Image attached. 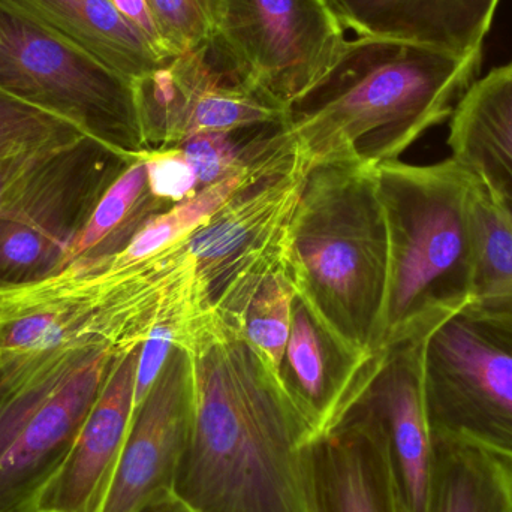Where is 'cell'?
<instances>
[{"label": "cell", "instance_id": "cell-2", "mask_svg": "<svg viewBox=\"0 0 512 512\" xmlns=\"http://www.w3.org/2000/svg\"><path fill=\"white\" fill-rule=\"evenodd\" d=\"M483 51L453 56L390 39L348 41L336 65L286 108L283 128L309 167H378L453 116Z\"/></svg>", "mask_w": 512, "mask_h": 512}, {"label": "cell", "instance_id": "cell-12", "mask_svg": "<svg viewBox=\"0 0 512 512\" xmlns=\"http://www.w3.org/2000/svg\"><path fill=\"white\" fill-rule=\"evenodd\" d=\"M147 149L176 147L198 132H237L277 125L286 111L237 83L218 65L210 45L170 57L135 83Z\"/></svg>", "mask_w": 512, "mask_h": 512}, {"label": "cell", "instance_id": "cell-21", "mask_svg": "<svg viewBox=\"0 0 512 512\" xmlns=\"http://www.w3.org/2000/svg\"><path fill=\"white\" fill-rule=\"evenodd\" d=\"M149 195L146 164L140 153L102 195L63 265L122 251L152 216L149 209L155 203L147 198Z\"/></svg>", "mask_w": 512, "mask_h": 512}, {"label": "cell", "instance_id": "cell-23", "mask_svg": "<svg viewBox=\"0 0 512 512\" xmlns=\"http://www.w3.org/2000/svg\"><path fill=\"white\" fill-rule=\"evenodd\" d=\"M81 137L83 132L66 120L0 92V161L30 150L66 146Z\"/></svg>", "mask_w": 512, "mask_h": 512}, {"label": "cell", "instance_id": "cell-24", "mask_svg": "<svg viewBox=\"0 0 512 512\" xmlns=\"http://www.w3.org/2000/svg\"><path fill=\"white\" fill-rule=\"evenodd\" d=\"M165 47L173 56L203 50L215 41L228 0H149Z\"/></svg>", "mask_w": 512, "mask_h": 512}, {"label": "cell", "instance_id": "cell-20", "mask_svg": "<svg viewBox=\"0 0 512 512\" xmlns=\"http://www.w3.org/2000/svg\"><path fill=\"white\" fill-rule=\"evenodd\" d=\"M475 224L477 267L468 306L512 325V206L493 197L480 182Z\"/></svg>", "mask_w": 512, "mask_h": 512}, {"label": "cell", "instance_id": "cell-9", "mask_svg": "<svg viewBox=\"0 0 512 512\" xmlns=\"http://www.w3.org/2000/svg\"><path fill=\"white\" fill-rule=\"evenodd\" d=\"M132 159L84 135L41 162L0 207V286L62 268L96 204Z\"/></svg>", "mask_w": 512, "mask_h": 512}, {"label": "cell", "instance_id": "cell-17", "mask_svg": "<svg viewBox=\"0 0 512 512\" xmlns=\"http://www.w3.org/2000/svg\"><path fill=\"white\" fill-rule=\"evenodd\" d=\"M450 119L451 158L512 206V63L475 80Z\"/></svg>", "mask_w": 512, "mask_h": 512}, {"label": "cell", "instance_id": "cell-30", "mask_svg": "<svg viewBox=\"0 0 512 512\" xmlns=\"http://www.w3.org/2000/svg\"><path fill=\"white\" fill-rule=\"evenodd\" d=\"M140 512H195L188 504L182 501L176 493L171 492L162 498L156 499Z\"/></svg>", "mask_w": 512, "mask_h": 512}, {"label": "cell", "instance_id": "cell-1", "mask_svg": "<svg viewBox=\"0 0 512 512\" xmlns=\"http://www.w3.org/2000/svg\"><path fill=\"white\" fill-rule=\"evenodd\" d=\"M176 345L194 364V412L174 493L195 512H306L312 430L242 327L206 316Z\"/></svg>", "mask_w": 512, "mask_h": 512}, {"label": "cell", "instance_id": "cell-6", "mask_svg": "<svg viewBox=\"0 0 512 512\" xmlns=\"http://www.w3.org/2000/svg\"><path fill=\"white\" fill-rule=\"evenodd\" d=\"M119 355L53 349L0 363V512H36Z\"/></svg>", "mask_w": 512, "mask_h": 512}, {"label": "cell", "instance_id": "cell-8", "mask_svg": "<svg viewBox=\"0 0 512 512\" xmlns=\"http://www.w3.org/2000/svg\"><path fill=\"white\" fill-rule=\"evenodd\" d=\"M433 441L457 442L512 465V325L465 306L424 349Z\"/></svg>", "mask_w": 512, "mask_h": 512}, {"label": "cell", "instance_id": "cell-27", "mask_svg": "<svg viewBox=\"0 0 512 512\" xmlns=\"http://www.w3.org/2000/svg\"><path fill=\"white\" fill-rule=\"evenodd\" d=\"M179 325L173 322H161L150 331L147 339L141 345L140 358H138L137 382H135V409L146 399L147 393L152 390L159 373L164 369L170 352L176 345L179 336Z\"/></svg>", "mask_w": 512, "mask_h": 512}, {"label": "cell", "instance_id": "cell-28", "mask_svg": "<svg viewBox=\"0 0 512 512\" xmlns=\"http://www.w3.org/2000/svg\"><path fill=\"white\" fill-rule=\"evenodd\" d=\"M62 147L30 150V152L20 153V155L11 156V158L0 161V207L20 189L24 180L32 174V171L41 162H44L51 153L62 149Z\"/></svg>", "mask_w": 512, "mask_h": 512}, {"label": "cell", "instance_id": "cell-13", "mask_svg": "<svg viewBox=\"0 0 512 512\" xmlns=\"http://www.w3.org/2000/svg\"><path fill=\"white\" fill-rule=\"evenodd\" d=\"M192 412L194 364L188 349L174 345L152 390L135 409L101 512H140L174 492Z\"/></svg>", "mask_w": 512, "mask_h": 512}, {"label": "cell", "instance_id": "cell-7", "mask_svg": "<svg viewBox=\"0 0 512 512\" xmlns=\"http://www.w3.org/2000/svg\"><path fill=\"white\" fill-rule=\"evenodd\" d=\"M0 92L66 120L126 158L149 150L135 84L11 0H0Z\"/></svg>", "mask_w": 512, "mask_h": 512}, {"label": "cell", "instance_id": "cell-19", "mask_svg": "<svg viewBox=\"0 0 512 512\" xmlns=\"http://www.w3.org/2000/svg\"><path fill=\"white\" fill-rule=\"evenodd\" d=\"M430 512H512V465L457 442L435 441Z\"/></svg>", "mask_w": 512, "mask_h": 512}, {"label": "cell", "instance_id": "cell-22", "mask_svg": "<svg viewBox=\"0 0 512 512\" xmlns=\"http://www.w3.org/2000/svg\"><path fill=\"white\" fill-rule=\"evenodd\" d=\"M294 297V282L285 265L262 282L243 316V336L264 358L277 379L285 360Z\"/></svg>", "mask_w": 512, "mask_h": 512}, {"label": "cell", "instance_id": "cell-18", "mask_svg": "<svg viewBox=\"0 0 512 512\" xmlns=\"http://www.w3.org/2000/svg\"><path fill=\"white\" fill-rule=\"evenodd\" d=\"M11 2L134 84L155 74L170 59L159 56L111 0Z\"/></svg>", "mask_w": 512, "mask_h": 512}, {"label": "cell", "instance_id": "cell-25", "mask_svg": "<svg viewBox=\"0 0 512 512\" xmlns=\"http://www.w3.org/2000/svg\"><path fill=\"white\" fill-rule=\"evenodd\" d=\"M234 132H198L179 144L198 180V189L215 185L245 170L258 155L264 140L240 147L231 137Z\"/></svg>", "mask_w": 512, "mask_h": 512}, {"label": "cell", "instance_id": "cell-10", "mask_svg": "<svg viewBox=\"0 0 512 512\" xmlns=\"http://www.w3.org/2000/svg\"><path fill=\"white\" fill-rule=\"evenodd\" d=\"M346 30L333 0H228L210 51L237 83L286 111L336 65Z\"/></svg>", "mask_w": 512, "mask_h": 512}, {"label": "cell", "instance_id": "cell-14", "mask_svg": "<svg viewBox=\"0 0 512 512\" xmlns=\"http://www.w3.org/2000/svg\"><path fill=\"white\" fill-rule=\"evenodd\" d=\"M306 512H405L384 439L345 415L303 448Z\"/></svg>", "mask_w": 512, "mask_h": 512}, {"label": "cell", "instance_id": "cell-15", "mask_svg": "<svg viewBox=\"0 0 512 512\" xmlns=\"http://www.w3.org/2000/svg\"><path fill=\"white\" fill-rule=\"evenodd\" d=\"M141 345L114 361L71 453L42 492L36 512H101L134 420Z\"/></svg>", "mask_w": 512, "mask_h": 512}, {"label": "cell", "instance_id": "cell-3", "mask_svg": "<svg viewBox=\"0 0 512 512\" xmlns=\"http://www.w3.org/2000/svg\"><path fill=\"white\" fill-rule=\"evenodd\" d=\"M195 306L194 271L180 243L135 262L78 259L44 279L0 286V363L53 349L125 354L161 322L182 331Z\"/></svg>", "mask_w": 512, "mask_h": 512}, {"label": "cell", "instance_id": "cell-5", "mask_svg": "<svg viewBox=\"0 0 512 512\" xmlns=\"http://www.w3.org/2000/svg\"><path fill=\"white\" fill-rule=\"evenodd\" d=\"M390 236L382 348L471 303L477 267L478 182L456 159L376 167Z\"/></svg>", "mask_w": 512, "mask_h": 512}, {"label": "cell", "instance_id": "cell-16", "mask_svg": "<svg viewBox=\"0 0 512 512\" xmlns=\"http://www.w3.org/2000/svg\"><path fill=\"white\" fill-rule=\"evenodd\" d=\"M357 38L423 45L453 56L483 51L501 0H333Z\"/></svg>", "mask_w": 512, "mask_h": 512}, {"label": "cell", "instance_id": "cell-11", "mask_svg": "<svg viewBox=\"0 0 512 512\" xmlns=\"http://www.w3.org/2000/svg\"><path fill=\"white\" fill-rule=\"evenodd\" d=\"M450 315L432 316L385 346L375 372L342 414L369 421L384 439L405 512L432 507L436 453L424 396V349L433 328Z\"/></svg>", "mask_w": 512, "mask_h": 512}, {"label": "cell", "instance_id": "cell-26", "mask_svg": "<svg viewBox=\"0 0 512 512\" xmlns=\"http://www.w3.org/2000/svg\"><path fill=\"white\" fill-rule=\"evenodd\" d=\"M147 170V185L161 203H182L200 191L198 180L180 147L141 152Z\"/></svg>", "mask_w": 512, "mask_h": 512}, {"label": "cell", "instance_id": "cell-4", "mask_svg": "<svg viewBox=\"0 0 512 512\" xmlns=\"http://www.w3.org/2000/svg\"><path fill=\"white\" fill-rule=\"evenodd\" d=\"M286 262L295 291L346 354L366 360L381 351L390 236L376 167L309 168Z\"/></svg>", "mask_w": 512, "mask_h": 512}, {"label": "cell", "instance_id": "cell-29", "mask_svg": "<svg viewBox=\"0 0 512 512\" xmlns=\"http://www.w3.org/2000/svg\"><path fill=\"white\" fill-rule=\"evenodd\" d=\"M117 11L149 41L159 56L168 59L173 54L165 47L158 21L153 14L149 0H111Z\"/></svg>", "mask_w": 512, "mask_h": 512}]
</instances>
